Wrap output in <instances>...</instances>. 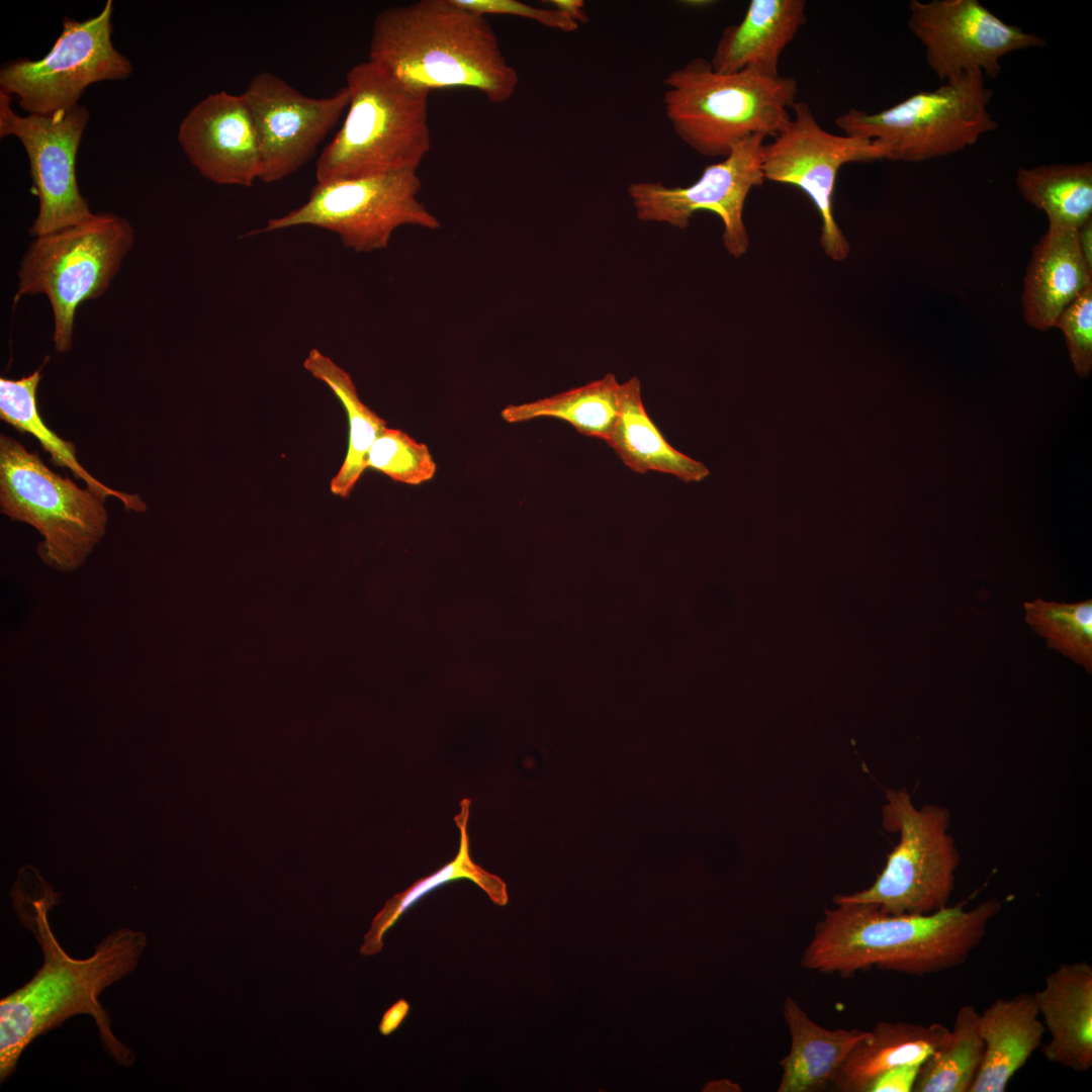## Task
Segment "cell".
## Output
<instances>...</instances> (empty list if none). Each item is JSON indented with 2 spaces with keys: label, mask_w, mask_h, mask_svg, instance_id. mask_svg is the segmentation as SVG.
Masks as SVG:
<instances>
[{
  "label": "cell",
  "mask_w": 1092,
  "mask_h": 1092,
  "mask_svg": "<svg viewBox=\"0 0 1092 1092\" xmlns=\"http://www.w3.org/2000/svg\"><path fill=\"white\" fill-rule=\"evenodd\" d=\"M10 896L19 921L38 942L43 962L26 984L0 1001L1 1082L15 1072L33 1039L78 1014L94 1019L102 1046L116 1064L131 1067L134 1053L113 1034L99 996L136 969L148 945L146 933L116 929L96 945L92 956L74 959L60 945L49 922V913L61 896L37 869L20 868Z\"/></svg>",
  "instance_id": "cell-1"
},
{
  "label": "cell",
  "mask_w": 1092,
  "mask_h": 1092,
  "mask_svg": "<svg viewBox=\"0 0 1092 1092\" xmlns=\"http://www.w3.org/2000/svg\"><path fill=\"white\" fill-rule=\"evenodd\" d=\"M1001 907L1000 900L988 899L970 909L963 902L926 915H894L872 904H838L824 911L800 965L842 977L872 967L935 974L968 960Z\"/></svg>",
  "instance_id": "cell-2"
},
{
  "label": "cell",
  "mask_w": 1092,
  "mask_h": 1092,
  "mask_svg": "<svg viewBox=\"0 0 1092 1092\" xmlns=\"http://www.w3.org/2000/svg\"><path fill=\"white\" fill-rule=\"evenodd\" d=\"M368 60L408 87L469 88L492 103L509 101L519 85L487 17L456 0H420L378 12Z\"/></svg>",
  "instance_id": "cell-3"
},
{
  "label": "cell",
  "mask_w": 1092,
  "mask_h": 1092,
  "mask_svg": "<svg viewBox=\"0 0 1092 1092\" xmlns=\"http://www.w3.org/2000/svg\"><path fill=\"white\" fill-rule=\"evenodd\" d=\"M345 120L316 161L317 182L417 171L431 150L429 95L367 60L346 75Z\"/></svg>",
  "instance_id": "cell-4"
},
{
  "label": "cell",
  "mask_w": 1092,
  "mask_h": 1092,
  "mask_svg": "<svg viewBox=\"0 0 1092 1092\" xmlns=\"http://www.w3.org/2000/svg\"><path fill=\"white\" fill-rule=\"evenodd\" d=\"M663 84V109L673 131L705 157L725 158L752 134L774 138L791 119L798 93L794 77L753 69L721 74L704 58L670 71Z\"/></svg>",
  "instance_id": "cell-5"
},
{
  "label": "cell",
  "mask_w": 1092,
  "mask_h": 1092,
  "mask_svg": "<svg viewBox=\"0 0 1092 1092\" xmlns=\"http://www.w3.org/2000/svg\"><path fill=\"white\" fill-rule=\"evenodd\" d=\"M35 238L20 261L14 303L24 295H47L54 346L64 354L72 348L79 306L108 289L133 246L134 232L119 215L94 213L79 224Z\"/></svg>",
  "instance_id": "cell-6"
},
{
  "label": "cell",
  "mask_w": 1092,
  "mask_h": 1092,
  "mask_svg": "<svg viewBox=\"0 0 1092 1092\" xmlns=\"http://www.w3.org/2000/svg\"><path fill=\"white\" fill-rule=\"evenodd\" d=\"M0 506L12 520L38 531L37 554L49 566L73 571L84 564L107 526L104 499L51 470L37 452L0 437Z\"/></svg>",
  "instance_id": "cell-7"
},
{
  "label": "cell",
  "mask_w": 1092,
  "mask_h": 1092,
  "mask_svg": "<svg viewBox=\"0 0 1092 1092\" xmlns=\"http://www.w3.org/2000/svg\"><path fill=\"white\" fill-rule=\"evenodd\" d=\"M992 95L982 74H967L876 113L850 108L835 124L843 134L875 141L887 160L922 162L963 151L995 130Z\"/></svg>",
  "instance_id": "cell-8"
},
{
  "label": "cell",
  "mask_w": 1092,
  "mask_h": 1092,
  "mask_svg": "<svg viewBox=\"0 0 1092 1092\" xmlns=\"http://www.w3.org/2000/svg\"><path fill=\"white\" fill-rule=\"evenodd\" d=\"M886 801L884 827L899 832L900 840L874 884L836 895L835 905L872 904L894 915H926L945 908L960 864V852L948 833L949 811L931 804L917 809L904 790H887Z\"/></svg>",
  "instance_id": "cell-9"
},
{
  "label": "cell",
  "mask_w": 1092,
  "mask_h": 1092,
  "mask_svg": "<svg viewBox=\"0 0 1092 1092\" xmlns=\"http://www.w3.org/2000/svg\"><path fill=\"white\" fill-rule=\"evenodd\" d=\"M421 187L417 171L317 182L302 205L270 218L262 232L311 225L338 235L355 252L382 250L399 226H441L418 199Z\"/></svg>",
  "instance_id": "cell-10"
},
{
  "label": "cell",
  "mask_w": 1092,
  "mask_h": 1092,
  "mask_svg": "<svg viewBox=\"0 0 1092 1092\" xmlns=\"http://www.w3.org/2000/svg\"><path fill=\"white\" fill-rule=\"evenodd\" d=\"M112 12L108 0L94 17L66 18L43 58L20 59L1 69V91L14 95L29 114L48 115L78 105L85 89L94 83L127 78L132 65L113 46Z\"/></svg>",
  "instance_id": "cell-11"
},
{
  "label": "cell",
  "mask_w": 1092,
  "mask_h": 1092,
  "mask_svg": "<svg viewBox=\"0 0 1092 1092\" xmlns=\"http://www.w3.org/2000/svg\"><path fill=\"white\" fill-rule=\"evenodd\" d=\"M792 110L789 122L772 142L763 145L764 179L796 186L810 198L821 218L825 254L840 261L846 258L849 245L833 215L838 171L848 163L887 160V153L873 140L825 130L804 101H796Z\"/></svg>",
  "instance_id": "cell-12"
},
{
  "label": "cell",
  "mask_w": 1092,
  "mask_h": 1092,
  "mask_svg": "<svg viewBox=\"0 0 1092 1092\" xmlns=\"http://www.w3.org/2000/svg\"><path fill=\"white\" fill-rule=\"evenodd\" d=\"M765 138L752 134L738 142L728 156L708 165L700 178L687 187H667L661 182L631 183L627 191L637 217L685 229L696 211H712L723 222L726 250L735 258L741 257L749 244L742 218L744 203L750 190L765 180L761 167Z\"/></svg>",
  "instance_id": "cell-13"
},
{
  "label": "cell",
  "mask_w": 1092,
  "mask_h": 1092,
  "mask_svg": "<svg viewBox=\"0 0 1092 1092\" xmlns=\"http://www.w3.org/2000/svg\"><path fill=\"white\" fill-rule=\"evenodd\" d=\"M909 11L908 28L942 82L967 74L996 78L1004 56L1045 44L1041 36L1004 22L978 0H912Z\"/></svg>",
  "instance_id": "cell-14"
},
{
  "label": "cell",
  "mask_w": 1092,
  "mask_h": 1092,
  "mask_svg": "<svg viewBox=\"0 0 1092 1092\" xmlns=\"http://www.w3.org/2000/svg\"><path fill=\"white\" fill-rule=\"evenodd\" d=\"M10 101L11 96L0 91V136L15 135L29 160L39 201L30 235L43 236L89 219L94 213L76 177L77 153L89 120L87 108L78 104L53 114L20 116Z\"/></svg>",
  "instance_id": "cell-15"
},
{
  "label": "cell",
  "mask_w": 1092,
  "mask_h": 1092,
  "mask_svg": "<svg viewBox=\"0 0 1092 1092\" xmlns=\"http://www.w3.org/2000/svg\"><path fill=\"white\" fill-rule=\"evenodd\" d=\"M261 154V181L274 183L305 165L347 110V86L323 98L309 97L280 77L262 72L242 93Z\"/></svg>",
  "instance_id": "cell-16"
},
{
  "label": "cell",
  "mask_w": 1092,
  "mask_h": 1092,
  "mask_svg": "<svg viewBox=\"0 0 1092 1092\" xmlns=\"http://www.w3.org/2000/svg\"><path fill=\"white\" fill-rule=\"evenodd\" d=\"M178 142L213 183L250 187L260 179L258 136L242 94L220 91L199 101L181 121Z\"/></svg>",
  "instance_id": "cell-17"
},
{
  "label": "cell",
  "mask_w": 1092,
  "mask_h": 1092,
  "mask_svg": "<svg viewBox=\"0 0 1092 1092\" xmlns=\"http://www.w3.org/2000/svg\"><path fill=\"white\" fill-rule=\"evenodd\" d=\"M1050 1041L1046 1061L1075 1072L1092 1066V966L1086 961L1060 965L1033 993Z\"/></svg>",
  "instance_id": "cell-18"
},
{
  "label": "cell",
  "mask_w": 1092,
  "mask_h": 1092,
  "mask_svg": "<svg viewBox=\"0 0 1092 1092\" xmlns=\"http://www.w3.org/2000/svg\"><path fill=\"white\" fill-rule=\"evenodd\" d=\"M1092 283L1078 247L1077 229L1049 224L1033 247L1021 296L1023 317L1034 330L1054 328L1061 312Z\"/></svg>",
  "instance_id": "cell-19"
},
{
  "label": "cell",
  "mask_w": 1092,
  "mask_h": 1092,
  "mask_svg": "<svg viewBox=\"0 0 1092 1092\" xmlns=\"http://www.w3.org/2000/svg\"><path fill=\"white\" fill-rule=\"evenodd\" d=\"M805 22L804 0H751L743 18L723 30L711 67L721 74L753 69L777 77L784 50Z\"/></svg>",
  "instance_id": "cell-20"
},
{
  "label": "cell",
  "mask_w": 1092,
  "mask_h": 1092,
  "mask_svg": "<svg viewBox=\"0 0 1092 1092\" xmlns=\"http://www.w3.org/2000/svg\"><path fill=\"white\" fill-rule=\"evenodd\" d=\"M983 1060L970 1092H1003L1039 1048L1045 1028L1033 993L997 998L979 1016Z\"/></svg>",
  "instance_id": "cell-21"
},
{
  "label": "cell",
  "mask_w": 1092,
  "mask_h": 1092,
  "mask_svg": "<svg viewBox=\"0 0 1092 1092\" xmlns=\"http://www.w3.org/2000/svg\"><path fill=\"white\" fill-rule=\"evenodd\" d=\"M605 442L637 473L656 471L684 482H700L709 469L669 444L646 412L640 380L633 376L619 387L617 420Z\"/></svg>",
  "instance_id": "cell-22"
},
{
  "label": "cell",
  "mask_w": 1092,
  "mask_h": 1092,
  "mask_svg": "<svg viewBox=\"0 0 1092 1092\" xmlns=\"http://www.w3.org/2000/svg\"><path fill=\"white\" fill-rule=\"evenodd\" d=\"M783 1017L791 1035L778 1092L822 1091L832 1081L851 1049L869 1033L862 1029H827L813 1021L799 1003L786 997Z\"/></svg>",
  "instance_id": "cell-23"
},
{
  "label": "cell",
  "mask_w": 1092,
  "mask_h": 1092,
  "mask_svg": "<svg viewBox=\"0 0 1092 1092\" xmlns=\"http://www.w3.org/2000/svg\"><path fill=\"white\" fill-rule=\"evenodd\" d=\"M949 1029L935 1022H878L849 1052L832 1085L841 1092H870L873 1083L888 1070L905 1064H922L944 1040Z\"/></svg>",
  "instance_id": "cell-24"
},
{
  "label": "cell",
  "mask_w": 1092,
  "mask_h": 1092,
  "mask_svg": "<svg viewBox=\"0 0 1092 1092\" xmlns=\"http://www.w3.org/2000/svg\"><path fill=\"white\" fill-rule=\"evenodd\" d=\"M40 381L37 369L19 379L0 378V418L21 433L31 434L42 449L51 455L55 465L70 469L82 479L87 488L102 499L117 497L126 510L142 513L147 505L139 494H129L115 490L97 480L78 461L76 447L72 442L63 440L54 433L40 417L36 392Z\"/></svg>",
  "instance_id": "cell-25"
},
{
  "label": "cell",
  "mask_w": 1092,
  "mask_h": 1092,
  "mask_svg": "<svg viewBox=\"0 0 1092 1092\" xmlns=\"http://www.w3.org/2000/svg\"><path fill=\"white\" fill-rule=\"evenodd\" d=\"M470 805V799H463L460 803V812L454 817L460 831L456 856L437 872L418 880L405 891L394 895L385 903L382 910L374 917L371 928L364 937L360 948L362 954L372 956L379 952L383 946V935L399 917L429 892L447 883L468 879L482 889L495 905L504 906L508 903L506 883L498 876L476 864L471 858L468 835Z\"/></svg>",
  "instance_id": "cell-26"
},
{
  "label": "cell",
  "mask_w": 1092,
  "mask_h": 1092,
  "mask_svg": "<svg viewBox=\"0 0 1092 1092\" xmlns=\"http://www.w3.org/2000/svg\"><path fill=\"white\" fill-rule=\"evenodd\" d=\"M304 368L323 381L340 399L349 421L348 450L343 464L330 484L331 492L348 497L367 468L369 450L387 427L386 422L359 397L351 375L330 357L311 349L304 359Z\"/></svg>",
  "instance_id": "cell-27"
},
{
  "label": "cell",
  "mask_w": 1092,
  "mask_h": 1092,
  "mask_svg": "<svg viewBox=\"0 0 1092 1092\" xmlns=\"http://www.w3.org/2000/svg\"><path fill=\"white\" fill-rule=\"evenodd\" d=\"M619 387L616 376L607 373L601 379L551 396L508 404L500 416L508 423L554 418L570 424L586 437L605 441L617 420Z\"/></svg>",
  "instance_id": "cell-28"
},
{
  "label": "cell",
  "mask_w": 1092,
  "mask_h": 1092,
  "mask_svg": "<svg viewBox=\"0 0 1092 1092\" xmlns=\"http://www.w3.org/2000/svg\"><path fill=\"white\" fill-rule=\"evenodd\" d=\"M1021 196L1042 210L1049 224L1078 229L1092 218V165L1020 167L1015 177Z\"/></svg>",
  "instance_id": "cell-29"
},
{
  "label": "cell",
  "mask_w": 1092,
  "mask_h": 1092,
  "mask_svg": "<svg viewBox=\"0 0 1092 1092\" xmlns=\"http://www.w3.org/2000/svg\"><path fill=\"white\" fill-rule=\"evenodd\" d=\"M979 1016L971 1004L958 1010L952 1030L922 1063L912 1091L970 1092L985 1049Z\"/></svg>",
  "instance_id": "cell-30"
},
{
  "label": "cell",
  "mask_w": 1092,
  "mask_h": 1092,
  "mask_svg": "<svg viewBox=\"0 0 1092 1092\" xmlns=\"http://www.w3.org/2000/svg\"><path fill=\"white\" fill-rule=\"evenodd\" d=\"M1025 622L1054 649L1092 672V600L1024 602Z\"/></svg>",
  "instance_id": "cell-31"
},
{
  "label": "cell",
  "mask_w": 1092,
  "mask_h": 1092,
  "mask_svg": "<svg viewBox=\"0 0 1092 1092\" xmlns=\"http://www.w3.org/2000/svg\"><path fill=\"white\" fill-rule=\"evenodd\" d=\"M366 465L394 481L411 485L431 480L437 471V464L425 443L416 441L399 429L388 427L373 442Z\"/></svg>",
  "instance_id": "cell-32"
},
{
  "label": "cell",
  "mask_w": 1092,
  "mask_h": 1092,
  "mask_svg": "<svg viewBox=\"0 0 1092 1092\" xmlns=\"http://www.w3.org/2000/svg\"><path fill=\"white\" fill-rule=\"evenodd\" d=\"M1054 327L1065 336L1077 375L1088 377L1092 370V283L1061 312Z\"/></svg>",
  "instance_id": "cell-33"
},
{
  "label": "cell",
  "mask_w": 1092,
  "mask_h": 1092,
  "mask_svg": "<svg viewBox=\"0 0 1092 1092\" xmlns=\"http://www.w3.org/2000/svg\"><path fill=\"white\" fill-rule=\"evenodd\" d=\"M460 5L469 8L481 15H512L528 18L539 24L561 30L573 32L578 24L564 13L554 8H541L526 4L517 0H456Z\"/></svg>",
  "instance_id": "cell-34"
},
{
  "label": "cell",
  "mask_w": 1092,
  "mask_h": 1092,
  "mask_svg": "<svg viewBox=\"0 0 1092 1092\" xmlns=\"http://www.w3.org/2000/svg\"><path fill=\"white\" fill-rule=\"evenodd\" d=\"M922 1064H905L883 1073L873 1083L870 1092H910L913 1090Z\"/></svg>",
  "instance_id": "cell-35"
},
{
  "label": "cell",
  "mask_w": 1092,
  "mask_h": 1092,
  "mask_svg": "<svg viewBox=\"0 0 1092 1092\" xmlns=\"http://www.w3.org/2000/svg\"><path fill=\"white\" fill-rule=\"evenodd\" d=\"M410 1005L404 999L398 1000L393 1004L383 1015L379 1024V1031L383 1035H388L393 1032L403 1021Z\"/></svg>",
  "instance_id": "cell-36"
},
{
  "label": "cell",
  "mask_w": 1092,
  "mask_h": 1092,
  "mask_svg": "<svg viewBox=\"0 0 1092 1092\" xmlns=\"http://www.w3.org/2000/svg\"><path fill=\"white\" fill-rule=\"evenodd\" d=\"M546 2L550 4L551 8L564 13L578 25L588 22V16L584 9L585 4L582 0H549Z\"/></svg>",
  "instance_id": "cell-37"
},
{
  "label": "cell",
  "mask_w": 1092,
  "mask_h": 1092,
  "mask_svg": "<svg viewBox=\"0 0 1092 1092\" xmlns=\"http://www.w3.org/2000/svg\"><path fill=\"white\" fill-rule=\"evenodd\" d=\"M1077 241L1086 265L1092 270V218L1077 229Z\"/></svg>",
  "instance_id": "cell-38"
},
{
  "label": "cell",
  "mask_w": 1092,
  "mask_h": 1092,
  "mask_svg": "<svg viewBox=\"0 0 1092 1092\" xmlns=\"http://www.w3.org/2000/svg\"><path fill=\"white\" fill-rule=\"evenodd\" d=\"M704 1090L705 1091H715V1092H727V1091L728 1092H735V1091H740L741 1089H740L738 1084H735V1083H733L731 1081H728V1080H720V1081L710 1082L709 1084H707L705 1086Z\"/></svg>",
  "instance_id": "cell-39"
}]
</instances>
